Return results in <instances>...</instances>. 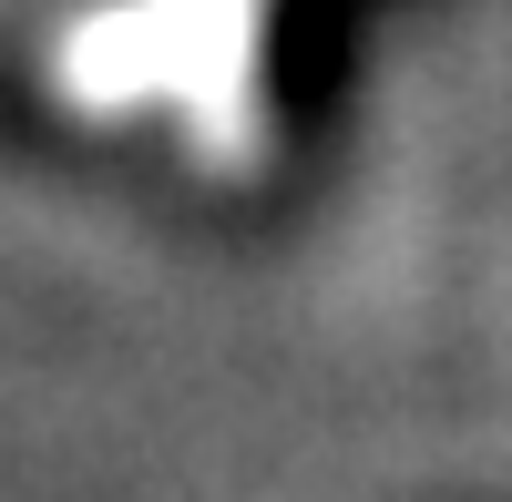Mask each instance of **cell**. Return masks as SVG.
I'll list each match as a JSON object with an SVG mask.
<instances>
[{"instance_id":"1","label":"cell","mask_w":512,"mask_h":502,"mask_svg":"<svg viewBox=\"0 0 512 502\" xmlns=\"http://www.w3.org/2000/svg\"><path fill=\"white\" fill-rule=\"evenodd\" d=\"M154 31L185 72V123L216 154H236L256 113V0H164Z\"/></svg>"}]
</instances>
